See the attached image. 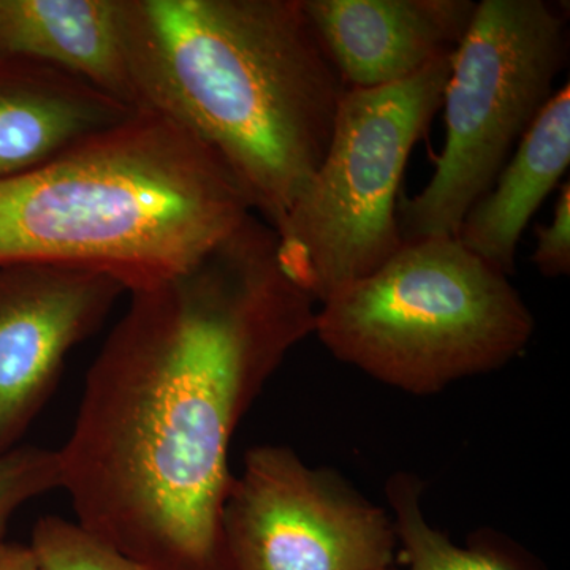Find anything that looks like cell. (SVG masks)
I'll use <instances>...</instances> for the list:
<instances>
[{
    "label": "cell",
    "mask_w": 570,
    "mask_h": 570,
    "mask_svg": "<svg viewBox=\"0 0 570 570\" xmlns=\"http://www.w3.org/2000/svg\"><path fill=\"white\" fill-rule=\"evenodd\" d=\"M59 452L77 523L154 570H228L232 439L317 303L249 214L181 272L129 292Z\"/></svg>",
    "instance_id": "obj_1"
},
{
    "label": "cell",
    "mask_w": 570,
    "mask_h": 570,
    "mask_svg": "<svg viewBox=\"0 0 570 570\" xmlns=\"http://www.w3.org/2000/svg\"><path fill=\"white\" fill-rule=\"evenodd\" d=\"M121 14L138 110L200 142L276 230L346 91L302 0H121Z\"/></svg>",
    "instance_id": "obj_2"
},
{
    "label": "cell",
    "mask_w": 570,
    "mask_h": 570,
    "mask_svg": "<svg viewBox=\"0 0 570 570\" xmlns=\"http://www.w3.org/2000/svg\"><path fill=\"white\" fill-rule=\"evenodd\" d=\"M250 212L223 164L149 110L0 179V266L96 269L127 294L181 272Z\"/></svg>",
    "instance_id": "obj_3"
},
{
    "label": "cell",
    "mask_w": 570,
    "mask_h": 570,
    "mask_svg": "<svg viewBox=\"0 0 570 570\" xmlns=\"http://www.w3.org/2000/svg\"><path fill=\"white\" fill-rule=\"evenodd\" d=\"M534 317L517 288L455 236L403 243L317 309L314 335L340 362L426 396L523 354Z\"/></svg>",
    "instance_id": "obj_4"
},
{
    "label": "cell",
    "mask_w": 570,
    "mask_h": 570,
    "mask_svg": "<svg viewBox=\"0 0 570 570\" xmlns=\"http://www.w3.org/2000/svg\"><path fill=\"white\" fill-rule=\"evenodd\" d=\"M450 63L452 56L406 81L341 97L324 159L275 230L285 272L317 305L403 246L401 183L441 110Z\"/></svg>",
    "instance_id": "obj_5"
},
{
    "label": "cell",
    "mask_w": 570,
    "mask_h": 570,
    "mask_svg": "<svg viewBox=\"0 0 570 570\" xmlns=\"http://www.w3.org/2000/svg\"><path fill=\"white\" fill-rule=\"evenodd\" d=\"M568 61L564 14L543 0H483L450 63L444 149L415 197L400 198L403 243L456 236L521 137L553 97Z\"/></svg>",
    "instance_id": "obj_6"
},
{
    "label": "cell",
    "mask_w": 570,
    "mask_h": 570,
    "mask_svg": "<svg viewBox=\"0 0 570 570\" xmlns=\"http://www.w3.org/2000/svg\"><path fill=\"white\" fill-rule=\"evenodd\" d=\"M220 530L228 570H389L396 562L392 515L284 445L247 450Z\"/></svg>",
    "instance_id": "obj_7"
},
{
    "label": "cell",
    "mask_w": 570,
    "mask_h": 570,
    "mask_svg": "<svg viewBox=\"0 0 570 570\" xmlns=\"http://www.w3.org/2000/svg\"><path fill=\"white\" fill-rule=\"evenodd\" d=\"M124 295L121 281L96 269L0 266V456L20 448L67 356Z\"/></svg>",
    "instance_id": "obj_8"
},
{
    "label": "cell",
    "mask_w": 570,
    "mask_h": 570,
    "mask_svg": "<svg viewBox=\"0 0 570 570\" xmlns=\"http://www.w3.org/2000/svg\"><path fill=\"white\" fill-rule=\"evenodd\" d=\"M311 28L346 88L374 89L415 77L455 52L472 0H302Z\"/></svg>",
    "instance_id": "obj_9"
},
{
    "label": "cell",
    "mask_w": 570,
    "mask_h": 570,
    "mask_svg": "<svg viewBox=\"0 0 570 570\" xmlns=\"http://www.w3.org/2000/svg\"><path fill=\"white\" fill-rule=\"evenodd\" d=\"M135 111L51 67L0 58V179L51 163Z\"/></svg>",
    "instance_id": "obj_10"
},
{
    "label": "cell",
    "mask_w": 570,
    "mask_h": 570,
    "mask_svg": "<svg viewBox=\"0 0 570 570\" xmlns=\"http://www.w3.org/2000/svg\"><path fill=\"white\" fill-rule=\"evenodd\" d=\"M0 58L51 67L137 108L121 0H0Z\"/></svg>",
    "instance_id": "obj_11"
},
{
    "label": "cell",
    "mask_w": 570,
    "mask_h": 570,
    "mask_svg": "<svg viewBox=\"0 0 570 570\" xmlns=\"http://www.w3.org/2000/svg\"><path fill=\"white\" fill-rule=\"evenodd\" d=\"M570 164V89L553 94L489 190L471 206L455 238L502 275L517 269L521 235Z\"/></svg>",
    "instance_id": "obj_12"
},
{
    "label": "cell",
    "mask_w": 570,
    "mask_h": 570,
    "mask_svg": "<svg viewBox=\"0 0 570 570\" xmlns=\"http://www.w3.org/2000/svg\"><path fill=\"white\" fill-rule=\"evenodd\" d=\"M385 494L400 562L389 570H539L513 543L485 534L460 547L431 527L423 513V483L417 475L397 472L389 479Z\"/></svg>",
    "instance_id": "obj_13"
},
{
    "label": "cell",
    "mask_w": 570,
    "mask_h": 570,
    "mask_svg": "<svg viewBox=\"0 0 570 570\" xmlns=\"http://www.w3.org/2000/svg\"><path fill=\"white\" fill-rule=\"evenodd\" d=\"M29 549L40 570H154L58 515L37 521Z\"/></svg>",
    "instance_id": "obj_14"
},
{
    "label": "cell",
    "mask_w": 570,
    "mask_h": 570,
    "mask_svg": "<svg viewBox=\"0 0 570 570\" xmlns=\"http://www.w3.org/2000/svg\"><path fill=\"white\" fill-rule=\"evenodd\" d=\"M62 489L59 452L20 445L0 456V543L11 517L32 499Z\"/></svg>",
    "instance_id": "obj_15"
},
{
    "label": "cell",
    "mask_w": 570,
    "mask_h": 570,
    "mask_svg": "<svg viewBox=\"0 0 570 570\" xmlns=\"http://www.w3.org/2000/svg\"><path fill=\"white\" fill-rule=\"evenodd\" d=\"M532 264L546 277L570 273V184L562 183L553 214L547 224L535 225Z\"/></svg>",
    "instance_id": "obj_16"
},
{
    "label": "cell",
    "mask_w": 570,
    "mask_h": 570,
    "mask_svg": "<svg viewBox=\"0 0 570 570\" xmlns=\"http://www.w3.org/2000/svg\"><path fill=\"white\" fill-rule=\"evenodd\" d=\"M0 570H40L29 546L0 543Z\"/></svg>",
    "instance_id": "obj_17"
}]
</instances>
